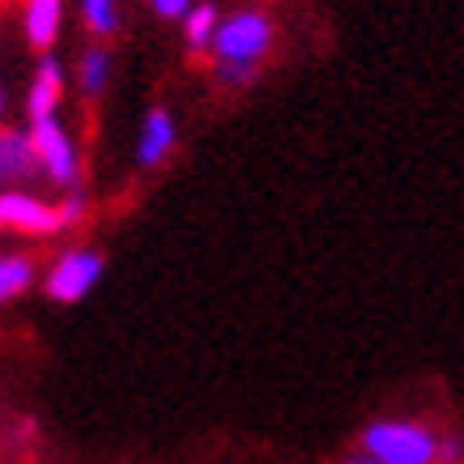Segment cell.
Returning a JSON list of instances; mask_svg holds the SVG:
<instances>
[{
    "label": "cell",
    "mask_w": 464,
    "mask_h": 464,
    "mask_svg": "<svg viewBox=\"0 0 464 464\" xmlns=\"http://www.w3.org/2000/svg\"><path fill=\"white\" fill-rule=\"evenodd\" d=\"M34 175H39V158H34L30 132L0 124V192L22 188V183L34 179Z\"/></svg>",
    "instance_id": "ba28073f"
},
{
    "label": "cell",
    "mask_w": 464,
    "mask_h": 464,
    "mask_svg": "<svg viewBox=\"0 0 464 464\" xmlns=\"http://www.w3.org/2000/svg\"><path fill=\"white\" fill-rule=\"evenodd\" d=\"M179 145V120L170 107H150L141 115V128H137V167L141 170H158L175 154Z\"/></svg>",
    "instance_id": "52a82bcc"
},
{
    "label": "cell",
    "mask_w": 464,
    "mask_h": 464,
    "mask_svg": "<svg viewBox=\"0 0 464 464\" xmlns=\"http://www.w3.org/2000/svg\"><path fill=\"white\" fill-rule=\"evenodd\" d=\"M39 282V265L26 252H0V307L14 303Z\"/></svg>",
    "instance_id": "8fae6325"
},
{
    "label": "cell",
    "mask_w": 464,
    "mask_h": 464,
    "mask_svg": "<svg viewBox=\"0 0 464 464\" xmlns=\"http://www.w3.org/2000/svg\"><path fill=\"white\" fill-rule=\"evenodd\" d=\"M30 141H34V158H39V175L60 192H82V150L72 141V132L64 120H39L30 124Z\"/></svg>",
    "instance_id": "3957f363"
},
{
    "label": "cell",
    "mask_w": 464,
    "mask_h": 464,
    "mask_svg": "<svg viewBox=\"0 0 464 464\" xmlns=\"http://www.w3.org/2000/svg\"><path fill=\"white\" fill-rule=\"evenodd\" d=\"M145 5H150L162 22H183V17L197 9V0H145Z\"/></svg>",
    "instance_id": "2e32d148"
},
{
    "label": "cell",
    "mask_w": 464,
    "mask_h": 464,
    "mask_svg": "<svg viewBox=\"0 0 464 464\" xmlns=\"http://www.w3.org/2000/svg\"><path fill=\"white\" fill-rule=\"evenodd\" d=\"M56 213H60V230H72V226H82L90 218V205H85L82 192H64L56 200Z\"/></svg>",
    "instance_id": "5bb4252c"
},
{
    "label": "cell",
    "mask_w": 464,
    "mask_h": 464,
    "mask_svg": "<svg viewBox=\"0 0 464 464\" xmlns=\"http://www.w3.org/2000/svg\"><path fill=\"white\" fill-rule=\"evenodd\" d=\"M358 451L380 464H439V430L418 418H375L362 426Z\"/></svg>",
    "instance_id": "6da1fadb"
},
{
    "label": "cell",
    "mask_w": 464,
    "mask_h": 464,
    "mask_svg": "<svg viewBox=\"0 0 464 464\" xmlns=\"http://www.w3.org/2000/svg\"><path fill=\"white\" fill-rule=\"evenodd\" d=\"M72 77H77V90H82L85 99H102V94H107V85H111V77H115L111 47H107V43H90L82 56H77Z\"/></svg>",
    "instance_id": "30bf717a"
},
{
    "label": "cell",
    "mask_w": 464,
    "mask_h": 464,
    "mask_svg": "<svg viewBox=\"0 0 464 464\" xmlns=\"http://www.w3.org/2000/svg\"><path fill=\"white\" fill-rule=\"evenodd\" d=\"M439 464H464V439L439 435Z\"/></svg>",
    "instance_id": "e0dca14e"
},
{
    "label": "cell",
    "mask_w": 464,
    "mask_h": 464,
    "mask_svg": "<svg viewBox=\"0 0 464 464\" xmlns=\"http://www.w3.org/2000/svg\"><path fill=\"white\" fill-rule=\"evenodd\" d=\"M260 77V69H243V64H213V82L222 90H243Z\"/></svg>",
    "instance_id": "9a60e30c"
},
{
    "label": "cell",
    "mask_w": 464,
    "mask_h": 464,
    "mask_svg": "<svg viewBox=\"0 0 464 464\" xmlns=\"http://www.w3.org/2000/svg\"><path fill=\"white\" fill-rule=\"evenodd\" d=\"M90 39H115L120 34V0H77Z\"/></svg>",
    "instance_id": "4fadbf2b"
},
{
    "label": "cell",
    "mask_w": 464,
    "mask_h": 464,
    "mask_svg": "<svg viewBox=\"0 0 464 464\" xmlns=\"http://www.w3.org/2000/svg\"><path fill=\"white\" fill-rule=\"evenodd\" d=\"M64 90H69V72H64L60 56H39L26 85V124L56 120L60 107H64Z\"/></svg>",
    "instance_id": "8992f818"
},
{
    "label": "cell",
    "mask_w": 464,
    "mask_h": 464,
    "mask_svg": "<svg viewBox=\"0 0 464 464\" xmlns=\"http://www.w3.org/2000/svg\"><path fill=\"white\" fill-rule=\"evenodd\" d=\"M60 30H64V0H22V39L39 56H52Z\"/></svg>",
    "instance_id": "9c48e42d"
},
{
    "label": "cell",
    "mask_w": 464,
    "mask_h": 464,
    "mask_svg": "<svg viewBox=\"0 0 464 464\" xmlns=\"http://www.w3.org/2000/svg\"><path fill=\"white\" fill-rule=\"evenodd\" d=\"M102 273H107V260H102L99 247H64L43 273V295L52 303L72 307L102 282Z\"/></svg>",
    "instance_id": "277c9868"
},
{
    "label": "cell",
    "mask_w": 464,
    "mask_h": 464,
    "mask_svg": "<svg viewBox=\"0 0 464 464\" xmlns=\"http://www.w3.org/2000/svg\"><path fill=\"white\" fill-rule=\"evenodd\" d=\"M179 26H183V43H188V52H213V39H218L222 14H218V5H209V0H197V9L183 17Z\"/></svg>",
    "instance_id": "7c38bea8"
},
{
    "label": "cell",
    "mask_w": 464,
    "mask_h": 464,
    "mask_svg": "<svg viewBox=\"0 0 464 464\" xmlns=\"http://www.w3.org/2000/svg\"><path fill=\"white\" fill-rule=\"evenodd\" d=\"M277 43L273 17L265 9H235L222 17L218 39H213V64H243V69H260L265 56Z\"/></svg>",
    "instance_id": "7a4b0ae2"
},
{
    "label": "cell",
    "mask_w": 464,
    "mask_h": 464,
    "mask_svg": "<svg viewBox=\"0 0 464 464\" xmlns=\"http://www.w3.org/2000/svg\"><path fill=\"white\" fill-rule=\"evenodd\" d=\"M5 107H9V99H5V90H0V120H5Z\"/></svg>",
    "instance_id": "d6986e66"
},
{
    "label": "cell",
    "mask_w": 464,
    "mask_h": 464,
    "mask_svg": "<svg viewBox=\"0 0 464 464\" xmlns=\"http://www.w3.org/2000/svg\"><path fill=\"white\" fill-rule=\"evenodd\" d=\"M0 230L47 239V235H60V213L56 205H47L26 188H9V192H0Z\"/></svg>",
    "instance_id": "5b68a950"
},
{
    "label": "cell",
    "mask_w": 464,
    "mask_h": 464,
    "mask_svg": "<svg viewBox=\"0 0 464 464\" xmlns=\"http://www.w3.org/2000/svg\"><path fill=\"white\" fill-rule=\"evenodd\" d=\"M337 464H380V460H371V456H362V451H353V456H341Z\"/></svg>",
    "instance_id": "ac0fdd59"
}]
</instances>
